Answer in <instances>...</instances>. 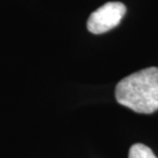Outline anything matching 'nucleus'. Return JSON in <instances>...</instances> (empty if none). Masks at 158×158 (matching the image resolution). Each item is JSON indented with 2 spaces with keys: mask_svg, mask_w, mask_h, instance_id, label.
<instances>
[{
  "mask_svg": "<svg viewBox=\"0 0 158 158\" xmlns=\"http://www.w3.org/2000/svg\"><path fill=\"white\" fill-rule=\"evenodd\" d=\"M116 100L138 113L158 110V68L150 67L131 74L118 82Z\"/></svg>",
  "mask_w": 158,
  "mask_h": 158,
  "instance_id": "f257e3e1",
  "label": "nucleus"
},
{
  "mask_svg": "<svg viewBox=\"0 0 158 158\" xmlns=\"http://www.w3.org/2000/svg\"><path fill=\"white\" fill-rule=\"evenodd\" d=\"M126 11V6L120 2L106 3L90 14L87 21V28L92 34L106 33L118 26Z\"/></svg>",
  "mask_w": 158,
  "mask_h": 158,
  "instance_id": "f03ea898",
  "label": "nucleus"
},
{
  "mask_svg": "<svg viewBox=\"0 0 158 158\" xmlns=\"http://www.w3.org/2000/svg\"><path fill=\"white\" fill-rule=\"evenodd\" d=\"M128 158H157L149 148L141 143H137L130 148Z\"/></svg>",
  "mask_w": 158,
  "mask_h": 158,
  "instance_id": "7ed1b4c3",
  "label": "nucleus"
}]
</instances>
